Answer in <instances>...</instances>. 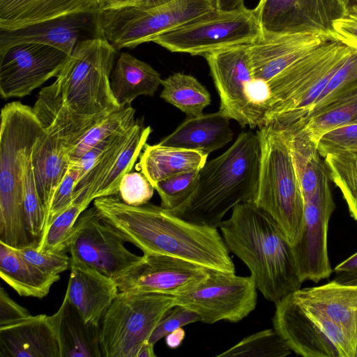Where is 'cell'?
<instances>
[{
	"label": "cell",
	"instance_id": "obj_1",
	"mask_svg": "<svg viewBox=\"0 0 357 357\" xmlns=\"http://www.w3.org/2000/svg\"><path fill=\"white\" fill-rule=\"evenodd\" d=\"M117 50L105 38L79 42L33 110L45 132L72 147L94 125L121 107L110 86Z\"/></svg>",
	"mask_w": 357,
	"mask_h": 357
},
{
	"label": "cell",
	"instance_id": "obj_2",
	"mask_svg": "<svg viewBox=\"0 0 357 357\" xmlns=\"http://www.w3.org/2000/svg\"><path fill=\"white\" fill-rule=\"evenodd\" d=\"M93 206L126 242L144 254L172 256L235 273L229 250L217 228L189 222L149 202L130 206L114 195L95 199Z\"/></svg>",
	"mask_w": 357,
	"mask_h": 357
},
{
	"label": "cell",
	"instance_id": "obj_3",
	"mask_svg": "<svg viewBox=\"0 0 357 357\" xmlns=\"http://www.w3.org/2000/svg\"><path fill=\"white\" fill-rule=\"evenodd\" d=\"M219 228L229 250L248 268L257 289L274 303L301 289L292 245L275 221L252 202L241 203Z\"/></svg>",
	"mask_w": 357,
	"mask_h": 357
},
{
	"label": "cell",
	"instance_id": "obj_4",
	"mask_svg": "<svg viewBox=\"0 0 357 357\" xmlns=\"http://www.w3.org/2000/svg\"><path fill=\"white\" fill-rule=\"evenodd\" d=\"M260 159L257 133L241 132L225 152L205 163L191 196L170 211L197 225L219 227L230 209L241 203L254 202Z\"/></svg>",
	"mask_w": 357,
	"mask_h": 357
},
{
	"label": "cell",
	"instance_id": "obj_5",
	"mask_svg": "<svg viewBox=\"0 0 357 357\" xmlns=\"http://www.w3.org/2000/svg\"><path fill=\"white\" fill-rule=\"evenodd\" d=\"M0 126V242L13 248L38 246L24 208L25 172L45 130L33 108L19 101L3 107Z\"/></svg>",
	"mask_w": 357,
	"mask_h": 357
},
{
	"label": "cell",
	"instance_id": "obj_6",
	"mask_svg": "<svg viewBox=\"0 0 357 357\" xmlns=\"http://www.w3.org/2000/svg\"><path fill=\"white\" fill-rule=\"evenodd\" d=\"M351 53L340 42L328 40L268 82L271 104L265 126L285 128L303 119Z\"/></svg>",
	"mask_w": 357,
	"mask_h": 357
},
{
	"label": "cell",
	"instance_id": "obj_7",
	"mask_svg": "<svg viewBox=\"0 0 357 357\" xmlns=\"http://www.w3.org/2000/svg\"><path fill=\"white\" fill-rule=\"evenodd\" d=\"M256 133L261 159L253 203L275 221L293 245L303 229L304 199L289 144L284 132L272 126L259 128Z\"/></svg>",
	"mask_w": 357,
	"mask_h": 357
},
{
	"label": "cell",
	"instance_id": "obj_8",
	"mask_svg": "<svg viewBox=\"0 0 357 357\" xmlns=\"http://www.w3.org/2000/svg\"><path fill=\"white\" fill-rule=\"evenodd\" d=\"M174 305L172 295L119 291L100 323L102 357H136L161 317Z\"/></svg>",
	"mask_w": 357,
	"mask_h": 357
},
{
	"label": "cell",
	"instance_id": "obj_9",
	"mask_svg": "<svg viewBox=\"0 0 357 357\" xmlns=\"http://www.w3.org/2000/svg\"><path fill=\"white\" fill-rule=\"evenodd\" d=\"M263 36L253 9L215 8L192 21L156 37L153 42L172 52L202 56L250 45Z\"/></svg>",
	"mask_w": 357,
	"mask_h": 357
},
{
	"label": "cell",
	"instance_id": "obj_10",
	"mask_svg": "<svg viewBox=\"0 0 357 357\" xmlns=\"http://www.w3.org/2000/svg\"><path fill=\"white\" fill-rule=\"evenodd\" d=\"M214 0H174L151 8L127 6L99 12L103 37L117 50L135 48L213 10Z\"/></svg>",
	"mask_w": 357,
	"mask_h": 357
},
{
	"label": "cell",
	"instance_id": "obj_11",
	"mask_svg": "<svg viewBox=\"0 0 357 357\" xmlns=\"http://www.w3.org/2000/svg\"><path fill=\"white\" fill-rule=\"evenodd\" d=\"M274 330L304 357H356V347L340 326L298 305L291 294L275 303Z\"/></svg>",
	"mask_w": 357,
	"mask_h": 357
},
{
	"label": "cell",
	"instance_id": "obj_12",
	"mask_svg": "<svg viewBox=\"0 0 357 357\" xmlns=\"http://www.w3.org/2000/svg\"><path fill=\"white\" fill-rule=\"evenodd\" d=\"M208 277L192 290L174 296L175 305L196 312L200 321L236 323L256 307L257 287L250 276L208 268Z\"/></svg>",
	"mask_w": 357,
	"mask_h": 357
},
{
	"label": "cell",
	"instance_id": "obj_13",
	"mask_svg": "<svg viewBox=\"0 0 357 357\" xmlns=\"http://www.w3.org/2000/svg\"><path fill=\"white\" fill-rule=\"evenodd\" d=\"M125 243L93 206L87 208L76 222L68 252L70 256L116 281L143 259V255L139 256L128 250Z\"/></svg>",
	"mask_w": 357,
	"mask_h": 357
},
{
	"label": "cell",
	"instance_id": "obj_14",
	"mask_svg": "<svg viewBox=\"0 0 357 357\" xmlns=\"http://www.w3.org/2000/svg\"><path fill=\"white\" fill-rule=\"evenodd\" d=\"M329 174L320 183L315 193L304 201V219L299 240L292 245L297 269L302 282H319L332 273L328 253V230L335 204Z\"/></svg>",
	"mask_w": 357,
	"mask_h": 357
},
{
	"label": "cell",
	"instance_id": "obj_15",
	"mask_svg": "<svg viewBox=\"0 0 357 357\" xmlns=\"http://www.w3.org/2000/svg\"><path fill=\"white\" fill-rule=\"evenodd\" d=\"M69 55L43 44L23 43L0 56V94L2 98H23L48 79L56 77Z\"/></svg>",
	"mask_w": 357,
	"mask_h": 357
},
{
	"label": "cell",
	"instance_id": "obj_16",
	"mask_svg": "<svg viewBox=\"0 0 357 357\" xmlns=\"http://www.w3.org/2000/svg\"><path fill=\"white\" fill-rule=\"evenodd\" d=\"M253 10L264 36L310 32L331 38L333 21L345 13L342 0H259Z\"/></svg>",
	"mask_w": 357,
	"mask_h": 357
},
{
	"label": "cell",
	"instance_id": "obj_17",
	"mask_svg": "<svg viewBox=\"0 0 357 357\" xmlns=\"http://www.w3.org/2000/svg\"><path fill=\"white\" fill-rule=\"evenodd\" d=\"M208 275L207 268L178 257L144 254L142 260L116 282L119 291L174 296L192 290Z\"/></svg>",
	"mask_w": 357,
	"mask_h": 357
},
{
	"label": "cell",
	"instance_id": "obj_18",
	"mask_svg": "<svg viewBox=\"0 0 357 357\" xmlns=\"http://www.w3.org/2000/svg\"><path fill=\"white\" fill-rule=\"evenodd\" d=\"M204 57L220 97L219 111L242 127L255 128L247 96L253 79L248 45L224 49Z\"/></svg>",
	"mask_w": 357,
	"mask_h": 357
},
{
	"label": "cell",
	"instance_id": "obj_19",
	"mask_svg": "<svg viewBox=\"0 0 357 357\" xmlns=\"http://www.w3.org/2000/svg\"><path fill=\"white\" fill-rule=\"evenodd\" d=\"M104 38L99 12L74 13L13 30H0V56L23 43H38L57 48L70 55L81 41Z\"/></svg>",
	"mask_w": 357,
	"mask_h": 357
},
{
	"label": "cell",
	"instance_id": "obj_20",
	"mask_svg": "<svg viewBox=\"0 0 357 357\" xmlns=\"http://www.w3.org/2000/svg\"><path fill=\"white\" fill-rule=\"evenodd\" d=\"M331 39L325 34L310 32L263 36L248 45L252 76L267 84L296 61Z\"/></svg>",
	"mask_w": 357,
	"mask_h": 357
},
{
	"label": "cell",
	"instance_id": "obj_21",
	"mask_svg": "<svg viewBox=\"0 0 357 357\" xmlns=\"http://www.w3.org/2000/svg\"><path fill=\"white\" fill-rule=\"evenodd\" d=\"M70 270L66 291L69 301L87 324L99 326L119 292L116 281L73 256Z\"/></svg>",
	"mask_w": 357,
	"mask_h": 357
},
{
	"label": "cell",
	"instance_id": "obj_22",
	"mask_svg": "<svg viewBox=\"0 0 357 357\" xmlns=\"http://www.w3.org/2000/svg\"><path fill=\"white\" fill-rule=\"evenodd\" d=\"M291 296L305 309L342 327L354 341L357 357V284L333 280L321 286L299 289Z\"/></svg>",
	"mask_w": 357,
	"mask_h": 357
},
{
	"label": "cell",
	"instance_id": "obj_23",
	"mask_svg": "<svg viewBox=\"0 0 357 357\" xmlns=\"http://www.w3.org/2000/svg\"><path fill=\"white\" fill-rule=\"evenodd\" d=\"M1 357H61L50 316H29L0 326Z\"/></svg>",
	"mask_w": 357,
	"mask_h": 357
},
{
	"label": "cell",
	"instance_id": "obj_24",
	"mask_svg": "<svg viewBox=\"0 0 357 357\" xmlns=\"http://www.w3.org/2000/svg\"><path fill=\"white\" fill-rule=\"evenodd\" d=\"M229 120L220 111L188 116L160 144L202 152L208 155L233 139Z\"/></svg>",
	"mask_w": 357,
	"mask_h": 357
},
{
	"label": "cell",
	"instance_id": "obj_25",
	"mask_svg": "<svg viewBox=\"0 0 357 357\" xmlns=\"http://www.w3.org/2000/svg\"><path fill=\"white\" fill-rule=\"evenodd\" d=\"M88 12H100L98 0H0V30Z\"/></svg>",
	"mask_w": 357,
	"mask_h": 357
},
{
	"label": "cell",
	"instance_id": "obj_26",
	"mask_svg": "<svg viewBox=\"0 0 357 357\" xmlns=\"http://www.w3.org/2000/svg\"><path fill=\"white\" fill-rule=\"evenodd\" d=\"M50 318L61 357H102L99 326L87 324L66 294L59 310Z\"/></svg>",
	"mask_w": 357,
	"mask_h": 357
},
{
	"label": "cell",
	"instance_id": "obj_27",
	"mask_svg": "<svg viewBox=\"0 0 357 357\" xmlns=\"http://www.w3.org/2000/svg\"><path fill=\"white\" fill-rule=\"evenodd\" d=\"M31 162L37 190L47 213L54 191L70 168L68 151L59 139L45 132L33 147Z\"/></svg>",
	"mask_w": 357,
	"mask_h": 357
},
{
	"label": "cell",
	"instance_id": "obj_28",
	"mask_svg": "<svg viewBox=\"0 0 357 357\" xmlns=\"http://www.w3.org/2000/svg\"><path fill=\"white\" fill-rule=\"evenodd\" d=\"M202 152L173 146L146 144L138 164L141 172L153 186L165 178L199 172L207 162Z\"/></svg>",
	"mask_w": 357,
	"mask_h": 357
},
{
	"label": "cell",
	"instance_id": "obj_29",
	"mask_svg": "<svg viewBox=\"0 0 357 357\" xmlns=\"http://www.w3.org/2000/svg\"><path fill=\"white\" fill-rule=\"evenodd\" d=\"M161 82L154 68L127 52L121 53L110 77L111 89L120 107L131 105L137 96H153Z\"/></svg>",
	"mask_w": 357,
	"mask_h": 357
},
{
	"label": "cell",
	"instance_id": "obj_30",
	"mask_svg": "<svg viewBox=\"0 0 357 357\" xmlns=\"http://www.w3.org/2000/svg\"><path fill=\"white\" fill-rule=\"evenodd\" d=\"M0 276L20 296L43 298L60 275L46 273L22 257L15 248L0 242Z\"/></svg>",
	"mask_w": 357,
	"mask_h": 357
},
{
	"label": "cell",
	"instance_id": "obj_31",
	"mask_svg": "<svg viewBox=\"0 0 357 357\" xmlns=\"http://www.w3.org/2000/svg\"><path fill=\"white\" fill-rule=\"evenodd\" d=\"M280 130L284 132L289 144L305 201L315 193L321 181L329 174L327 167L320 159L317 145L303 130L292 126Z\"/></svg>",
	"mask_w": 357,
	"mask_h": 357
},
{
	"label": "cell",
	"instance_id": "obj_32",
	"mask_svg": "<svg viewBox=\"0 0 357 357\" xmlns=\"http://www.w3.org/2000/svg\"><path fill=\"white\" fill-rule=\"evenodd\" d=\"M161 85L160 98L188 116L202 114L211 103L208 90L192 75L176 73L162 79Z\"/></svg>",
	"mask_w": 357,
	"mask_h": 357
},
{
	"label": "cell",
	"instance_id": "obj_33",
	"mask_svg": "<svg viewBox=\"0 0 357 357\" xmlns=\"http://www.w3.org/2000/svg\"><path fill=\"white\" fill-rule=\"evenodd\" d=\"M151 132L150 126H144L137 120L130 137L120 152L112 169L93 192V201L98 197L116 195L119 193L123 176L132 169Z\"/></svg>",
	"mask_w": 357,
	"mask_h": 357
},
{
	"label": "cell",
	"instance_id": "obj_34",
	"mask_svg": "<svg viewBox=\"0 0 357 357\" xmlns=\"http://www.w3.org/2000/svg\"><path fill=\"white\" fill-rule=\"evenodd\" d=\"M135 114L131 105H126L104 117L68 151L70 162H77L98 143L128 130L137 121Z\"/></svg>",
	"mask_w": 357,
	"mask_h": 357
},
{
	"label": "cell",
	"instance_id": "obj_35",
	"mask_svg": "<svg viewBox=\"0 0 357 357\" xmlns=\"http://www.w3.org/2000/svg\"><path fill=\"white\" fill-rule=\"evenodd\" d=\"M356 96H357V52L352 51L345 63L328 82L306 116L295 123L302 122L330 107Z\"/></svg>",
	"mask_w": 357,
	"mask_h": 357
},
{
	"label": "cell",
	"instance_id": "obj_36",
	"mask_svg": "<svg viewBox=\"0 0 357 357\" xmlns=\"http://www.w3.org/2000/svg\"><path fill=\"white\" fill-rule=\"evenodd\" d=\"M352 124H357V96L288 127L301 129L317 145L319 138L324 133L339 127Z\"/></svg>",
	"mask_w": 357,
	"mask_h": 357
},
{
	"label": "cell",
	"instance_id": "obj_37",
	"mask_svg": "<svg viewBox=\"0 0 357 357\" xmlns=\"http://www.w3.org/2000/svg\"><path fill=\"white\" fill-rule=\"evenodd\" d=\"M325 158L330 178L340 190L349 213L357 222V153L344 151Z\"/></svg>",
	"mask_w": 357,
	"mask_h": 357
},
{
	"label": "cell",
	"instance_id": "obj_38",
	"mask_svg": "<svg viewBox=\"0 0 357 357\" xmlns=\"http://www.w3.org/2000/svg\"><path fill=\"white\" fill-rule=\"evenodd\" d=\"M291 350L273 329H265L250 335L217 357H284Z\"/></svg>",
	"mask_w": 357,
	"mask_h": 357
},
{
	"label": "cell",
	"instance_id": "obj_39",
	"mask_svg": "<svg viewBox=\"0 0 357 357\" xmlns=\"http://www.w3.org/2000/svg\"><path fill=\"white\" fill-rule=\"evenodd\" d=\"M89 204L86 201H74L44 231L37 250L49 252H68L75 225Z\"/></svg>",
	"mask_w": 357,
	"mask_h": 357
},
{
	"label": "cell",
	"instance_id": "obj_40",
	"mask_svg": "<svg viewBox=\"0 0 357 357\" xmlns=\"http://www.w3.org/2000/svg\"><path fill=\"white\" fill-rule=\"evenodd\" d=\"M199 172L178 174L156 183L153 188L160 197V206L172 211L184 203L197 187Z\"/></svg>",
	"mask_w": 357,
	"mask_h": 357
},
{
	"label": "cell",
	"instance_id": "obj_41",
	"mask_svg": "<svg viewBox=\"0 0 357 357\" xmlns=\"http://www.w3.org/2000/svg\"><path fill=\"white\" fill-rule=\"evenodd\" d=\"M24 202L29 231L39 242L45 227L46 210L36 185L31 155L26 167Z\"/></svg>",
	"mask_w": 357,
	"mask_h": 357
},
{
	"label": "cell",
	"instance_id": "obj_42",
	"mask_svg": "<svg viewBox=\"0 0 357 357\" xmlns=\"http://www.w3.org/2000/svg\"><path fill=\"white\" fill-rule=\"evenodd\" d=\"M154 188L142 172H128L120 183V199L130 206H142L149 202L153 195Z\"/></svg>",
	"mask_w": 357,
	"mask_h": 357
},
{
	"label": "cell",
	"instance_id": "obj_43",
	"mask_svg": "<svg viewBox=\"0 0 357 357\" xmlns=\"http://www.w3.org/2000/svg\"><path fill=\"white\" fill-rule=\"evenodd\" d=\"M36 248L31 245L15 249L26 260L46 273L60 275L70 269V256L67 252H42Z\"/></svg>",
	"mask_w": 357,
	"mask_h": 357
},
{
	"label": "cell",
	"instance_id": "obj_44",
	"mask_svg": "<svg viewBox=\"0 0 357 357\" xmlns=\"http://www.w3.org/2000/svg\"><path fill=\"white\" fill-rule=\"evenodd\" d=\"M79 172L78 169L70 165L66 175L54 191L52 197L46 213L43 232L50 223L75 201L74 188L79 180Z\"/></svg>",
	"mask_w": 357,
	"mask_h": 357
},
{
	"label": "cell",
	"instance_id": "obj_45",
	"mask_svg": "<svg viewBox=\"0 0 357 357\" xmlns=\"http://www.w3.org/2000/svg\"><path fill=\"white\" fill-rule=\"evenodd\" d=\"M197 321H200V318L196 312L183 305H175L161 317L149 341L155 345L174 330Z\"/></svg>",
	"mask_w": 357,
	"mask_h": 357
},
{
	"label": "cell",
	"instance_id": "obj_46",
	"mask_svg": "<svg viewBox=\"0 0 357 357\" xmlns=\"http://www.w3.org/2000/svg\"><path fill=\"white\" fill-rule=\"evenodd\" d=\"M357 147V124L339 127L324 133L317 142L321 157Z\"/></svg>",
	"mask_w": 357,
	"mask_h": 357
},
{
	"label": "cell",
	"instance_id": "obj_47",
	"mask_svg": "<svg viewBox=\"0 0 357 357\" xmlns=\"http://www.w3.org/2000/svg\"><path fill=\"white\" fill-rule=\"evenodd\" d=\"M330 36L357 52V12L345 13L333 20Z\"/></svg>",
	"mask_w": 357,
	"mask_h": 357
},
{
	"label": "cell",
	"instance_id": "obj_48",
	"mask_svg": "<svg viewBox=\"0 0 357 357\" xmlns=\"http://www.w3.org/2000/svg\"><path fill=\"white\" fill-rule=\"evenodd\" d=\"M31 314L14 301L3 287L0 289V326L20 321Z\"/></svg>",
	"mask_w": 357,
	"mask_h": 357
},
{
	"label": "cell",
	"instance_id": "obj_49",
	"mask_svg": "<svg viewBox=\"0 0 357 357\" xmlns=\"http://www.w3.org/2000/svg\"><path fill=\"white\" fill-rule=\"evenodd\" d=\"M334 271L336 274L357 273V252L337 264Z\"/></svg>",
	"mask_w": 357,
	"mask_h": 357
},
{
	"label": "cell",
	"instance_id": "obj_50",
	"mask_svg": "<svg viewBox=\"0 0 357 357\" xmlns=\"http://www.w3.org/2000/svg\"><path fill=\"white\" fill-rule=\"evenodd\" d=\"M136 0H98L100 11L133 6Z\"/></svg>",
	"mask_w": 357,
	"mask_h": 357
},
{
	"label": "cell",
	"instance_id": "obj_51",
	"mask_svg": "<svg viewBox=\"0 0 357 357\" xmlns=\"http://www.w3.org/2000/svg\"><path fill=\"white\" fill-rule=\"evenodd\" d=\"M185 335L184 330L182 328H179L171 332L165 337V343L168 347L176 349L181 344Z\"/></svg>",
	"mask_w": 357,
	"mask_h": 357
},
{
	"label": "cell",
	"instance_id": "obj_52",
	"mask_svg": "<svg viewBox=\"0 0 357 357\" xmlns=\"http://www.w3.org/2000/svg\"><path fill=\"white\" fill-rule=\"evenodd\" d=\"M216 8L222 10L239 9L244 6V0H214Z\"/></svg>",
	"mask_w": 357,
	"mask_h": 357
},
{
	"label": "cell",
	"instance_id": "obj_53",
	"mask_svg": "<svg viewBox=\"0 0 357 357\" xmlns=\"http://www.w3.org/2000/svg\"><path fill=\"white\" fill-rule=\"evenodd\" d=\"M174 0H136L133 6L140 8H151L166 4Z\"/></svg>",
	"mask_w": 357,
	"mask_h": 357
},
{
	"label": "cell",
	"instance_id": "obj_54",
	"mask_svg": "<svg viewBox=\"0 0 357 357\" xmlns=\"http://www.w3.org/2000/svg\"><path fill=\"white\" fill-rule=\"evenodd\" d=\"M153 347L154 345L149 341L143 343L138 350L136 357H155Z\"/></svg>",
	"mask_w": 357,
	"mask_h": 357
},
{
	"label": "cell",
	"instance_id": "obj_55",
	"mask_svg": "<svg viewBox=\"0 0 357 357\" xmlns=\"http://www.w3.org/2000/svg\"><path fill=\"white\" fill-rule=\"evenodd\" d=\"M334 280L341 283L357 284V273L337 274Z\"/></svg>",
	"mask_w": 357,
	"mask_h": 357
},
{
	"label": "cell",
	"instance_id": "obj_56",
	"mask_svg": "<svg viewBox=\"0 0 357 357\" xmlns=\"http://www.w3.org/2000/svg\"><path fill=\"white\" fill-rule=\"evenodd\" d=\"M345 13L357 12V0H342Z\"/></svg>",
	"mask_w": 357,
	"mask_h": 357
},
{
	"label": "cell",
	"instance_id": "obj_57",
	"mask_svg": "<svg viewBox=\"0 0 357 357\" xmlns=\"http://www.w3.org/2000/svg\"></svg>",
	"mask_w": 357,
	"mask_h": 357
}]
</instances>
